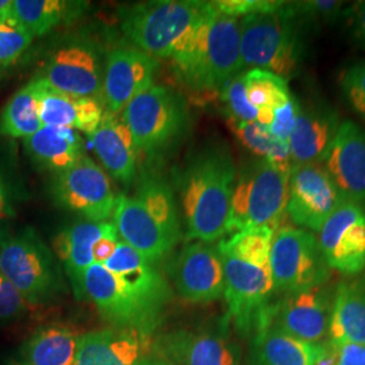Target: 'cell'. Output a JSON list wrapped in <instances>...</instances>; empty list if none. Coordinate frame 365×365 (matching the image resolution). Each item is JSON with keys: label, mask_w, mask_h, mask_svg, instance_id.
Instances as JSON below:
<instances>
[{"label": "cell", "mask_w": 365, "mask_h": 365, "mask_svg": "<svg viewBox=\"0 0 365 365\" xmlns=\"http://www.w3.org/2000/svg\"><path fill=\"white\" fill-rule=\"evenodd\" d=\"M235 180L233 155L218 141L202 145L173 170L187 241L211 244L227 235Z\"/></svg>", "instance_id": "6da1fadb"}, {"label": "cell", "mask_w": 365, "mask_h": 365, "mask_svg": "<svg viewBox=\"0 0 365 365\" xmlns=\"http://www.w3.org/2000/svg\"><path fill=\"white\" fill-rule=\"evenodd\" d=\"M292 1L269 13L240 19V51L244 69H262L289 81L302 69L306 54V29Z\"/></svg>", "instance_id": "7a4b0ae2"}, {"label": "cell", "mask_w": 365, "mask_h": 365, "mask_svg": "<svg viewBox=\"0 0 365 365\" xmlns=\"http://www.w3.org/2000/svg\"><path fill=\"white\" fill-rule=\"evenodd\" d=\"M0 274L29 304L49 303L66 291L52 250L33 227L0 226Z\"/></svg>", "instance_id": "3957f363"}, {"label": "cell", "mask_w": 365, "mask_h": 365, "mask_svg": "<svg viewBox=\"0 0 365 365\" xmlns=\"http://www.w3.org/2000/svg\"><path fill=\"white\" fill-rule=\"evenodd\" d=\"M138 153L150 158L168 155L190 130V110L178 91L152 86L131 101L122 113Z\"/></svg>", "instance_id": "277c9868"}, {"label": "cell", "mask_w": 365, "mask_h": 365, "mask_svg": "<svg viewBox=\"0 0 365 365\" xmlns=\"http://www.w3.org/2000/svg\"><path fill=\"white\" fill-rule=\"evenodd\" d=\"M209 1L153 0L119 9L120 29L137 49L156 58L172 56L190 27L203 15Z\"/></svg>", "instance_id": "5b68a950"}, {"label": "cell", "mask_w": 365, "mask_h": 365, "mask_svg": "<svg viewBox=\"0 0 365 365\" xmlns=\"http://www.w3.org/2000/svg\"><path fill=\"white\" fill-rule=\"evenodd\" d=\"M288 176L262 158L242 164L237 170L227 235L260 226L277 230L287 207Z\"/></svg>", "instance_id": "8992f818"}, {"label": "cell", "mask_w": 365, "mask_h": 365, "mask_svg": "<svg viewBox=\"0 0 365 365\" xmlns=\"http://www.w3.org/2000/svg\"><path fill=\"white\" fill-rule=\"evenodd\" d=\"M225 274V299L229 318L244 337H255L272 325L277 300L269 268H261L220 253Z\"/></svg>", "instance_id": "52a82bcc"}, {"label": "cell", "mask_w": 365, "mask_h": 365, "mask_svg": "<svg viewBox=\"0 0 365 365\" xmlns=\"http://www.w3.org/2000/svg\"><path fill=\"white\" fill-rule=\"evenodd\" d=\"M269 271L274 292L280 295L327 284L330 268L315 235L292 226L274 232Z\"/></svg>", "instance_id": "ba28073f"}, {"label": "cell", "mask_w": 365, "mask_h": 365, "mask_svg": "<svg viewBox=\"0 0 365 365\" xmlns=\"http://www.w3.org/2000/svg\"><path fill=\"white\" fill-rule=\"evenodd\" d=\"M49 194L57 207L90 222L107 221L117 197L105 170L86 156L71 168L52 175Z\"/></svg>", "instance_id": "9c48e42d"}, {"label": "cell", "mask_w": 365, "mask_h": 365, "mask_svg": "<svg viewBox=\"0 0 365 365\" xmlns=\"http://www.w3.org/2000/svg\"><path fill=\"white\" fill-rule=\"evenodd\" d=\"M105 63L103 51L95 39L71 38L53 51L38 78L58 91L102 101Z\"/></svg>", "instance_id": "30bf717a"}, {"label": "cell", "mask_w": 365, "mask_h": 365, "mask_svg": "<svg viewBox=\"0 0 365 365\" xmlns=\"http://www.w3.org/2000/svg\"><path fill=\"white\" fill-rule=\"evenodd\" d=\"M83 291L114 327L137 330L150 337L160 324L163 313L135 297L101 264H92L86 271Z\"/></svg>", "instance_id": "8fae6325"}, {"label": "cell", "mask_w": 365, "mask_h": 365, "mask_svg": "<svg viewBox=\"0 0 365 365\" xmlns=\"http://www.w3.org/2000/svg\"><path fill=\"white\" fill-rule=\"evenodd\" d=\"M339 188L324 164L294 165L288 176L287 207L291 221L317 232L342 202Z\"/></svg>", "instance_id": "7c38bea8"}, {"label": "cell", "mask_w": 365, "mask_h": 365, "mask_svg": "<svg viewBox=\"0 0 365 365\" xmlns=\"http://www.w3.org/2000/svg\"><path fill=\"white\" fill-rule=\"evenodd\" d=\"M330 269L354 276L365 268V206L342 200L319 230Z\"/></svg>", "instance_id": "4fadbf2b"}, {"label": "cell", "mask_w": 365, "mask_h": 365, "mask_svg": "<svg viewBox=\"0 0 365 365\" xmlns=\"http://www.w3.org/2000/svg\"><path fill=\"white\" fill-rule=\"evenodd\" d=\"M156 57L137 48H115L106 56L102 102L106 114L118 115L131 101L153 86Z\"/></svg>", "instance_id": "5bb4252c"}, {"label": "cell", "mask_w": 365, "mask_h": 365, "mask_svg": "<svg viewBox=\"0 0 365 365\" xmlns=\"http://www.w3.org/2000/svg\"><path fill=\"white\" fill-rule=\"evenodd\" d=\"M170 277L182 299L192 303H210L225 292L220 252L206 242L185 245L172 262Z\"/></svg>", "instance_id": "9a60e30c"}, {"label": "cell", "mask_w": 365, "mask_h": 365, "mask_svg": "<svg viewBox=\"0 0 365 365\" xmlns=\"http://www.w3.org/2000/svg\"><path fill=\"white\" fill-rule=\"evenodd\" d=\"M156 351L178 365H240V349L220 327L211 330H176L156 341Z\"/></svg>", "instance_id": "2e32d148"}, {"label": "cell", "mask_w": 365, "mask_h": 365, "mask_svg": "<svg viewBox=\"0 0 365 365\" xmlns=\"http://www.w3.org/2000/svg\"><path fill=\"white\" fill-rule=\"evenodd\" d=\"M333 291L327 284L282 295L274 324L295 339L321 344L329 333Z\"/></svg>", "instance_id": "e0dca14e"}, {"label": "cell", "mask_w": 365, "mask_h": 365, "mask_svg": "<svg viewBox=\"0 0 365 365\" xmlns=\"http://www.w3.org/2000/svg\"><path fill=\"white\" fill-rule=\"evenodd\" d=\"M324 167L344 200L365 206V130L342 120Z\"/></svg>", "instance_id": "ac0fdd59"}, {"label": "cell", "mask_w": 365, "mask_h": 365, "mask_svg": "<svg viewBox=\"0 0 365 365\" xmlns=\"http://www.w3.org/2000/svg\"><path fill=\"white\" fill-rule=\"evenodd\" d=\"M339 125V113L325 102L300 103L297 123L288 140L294 165L324 164Z\"/></svg>", "instance_id": "d6986e66"}, {"label": "cell", "mask_w": 365, "mask_h": 365, "mask_svg": "<svg viewBox=\"0 0 365 365\" xmlns=\"http://www.w3.org/2000/svg\"><path fill=\"white\" fill-rule=\"evenodd\" d=\"M244 71L240 51V19L220 13L214 6L199 92L220 93L226 83Z\"/></svg>", "instance_id": "ffe728a7"}, {"label": "cell", "mask_w": 365, "mask_h": 365, "mask_svg": "<svg viewBox=\"0 0 365 365\" xmlns=\"http://www.w3.org/2000/svg\"><path fill=\"white\" fill-rule=\"evenodd\" d=\"M38 92L39 118L43 126L64 128L90 134L105 117V106L99 98L76 96L58 91L43 78H34Z\"/></svg>", "instance_id": "44dd1931"}, {"label": "cell", "mask_w": 365, "mask_h": 365, "mask_svg": "<svg viewBox=\"0 0 365 365\" xmlns=\"http://www.w3.org/2000/svg\"><path fill=\"white\" fill-rule=\"evenodd\" d=\"M113 214L118 235L145 260L155 264L176 247L135 197L118 195Z\"/></svg>", "instance_id": "7402d4cb"}, {"label": "cell", "mask_w": 365, "mask_h": 365, "mask_svg": "<svg viewBox=\"0 0 365 365\" xmlns=\"http://www.w3.org/2000/svg\"><path fill=\"white\" fill-rule=\"evenodd\" d=\"M150 337L131 329H105L78 341L76 365H141Z\"/></svg>", "instance_id": "603a6c76"}, {"label": "cell", "mask_w": 365, "mask_h": 365, "mask_svg": "<svg viewBox=\"0 0 365 365\" xmlns=\"http://www.w3.org/2000/svg\"><path fill=\"white\" fill-rule=\"evenodd\" d=\"M103 267L135 297L163 313L172 297L170 286L153 264L145 260L138 252L119 241L115 253Z\"/></svg>", "instance_id": "cb8c5ba5"}, {"label": "cell", "mask_w": 365, "mask_h": 365, "mask_svg": "<svg viewBox=\"0 0 365 365\" xmlns=\"http://www.w3.org/2000/svg\"><path fill=\"white\" fill-rule=\"evenodd\" d=\"M91 137L95 152L108 175L125 185L134 182L138 150L122 117L105 114Z\"/></svg>", "instance_id": "d4e9b609"}, {"label": "cell", "mask_w": 365, "mask_h": 365, "mask_svg": "<svg viewBox=\"0 0 365 365\" xmlns=\"http://www.w3.org/2000/svg\"><path fill=\"white\" fill-rule=\"evenodd\" d=\"M114 227L108 222L80 221L66 226L54 241L58 259L66 268L75 295L84 298L83 279L93 264L92 247L107 232Z\"/></svg>", "instance_id": "484cf974"}, {"label": "cell", "mask_w": 365, "mask_h": 365, "mask_svg": "<svg viewBox=\"0 0 365 365\" xmlns=\"http://www.w3.org/2000/svg\"><path fill=\"white\" fill-rule=\"evenodd\" d=\"M329 341L365 346V277L339 282L333 289Z\"/></svg>", "instance_id": "4316f807"}, {"label": "cell", "mask_w": 365, "mask_h": 365, "mask_svg": "<svg viewBox=\"0 0 365 365\" xmlns=\"http://www.w3.org/2000/svg\"><path fill=\"white\" fill-rule=\"evenodd\" d=\"M134 197L164 235L178 245L182 240V215L178 196L168 179L153 168H144L137 182Z\"/></svg>", "instance_id": "83f0119b"}, {"label": "cell", "mask_w": 365, "mask_h": 365, "mask_svg": "<svg viewBox=\"0 0 365 365\" xmlns=\"http://www.w3.org/2000/svg\"><path fill=\"white\" fill-rule=\"evenodd\" d=\"M30 161L39 170L52 175L75 165L83 155V143L72 129L43 126L24 140Z\"/></svg>", "instance_id": "f1b7e54d"}, {"label": "cell", "mask_w": 365, "mask_h": 365, "mask_svg": "<svg viewBox=\"0 0 365 365\" xmlns=\"http://www.w3.org/2000/svg\"><path fill=\"white\" fill-rule=\"evenodd\" d=\"M78 331L64 325L38 329L21 346L10 365H76Z\"/></svg>", "instance_id": "f546056e"}, {"label": "cell", "mask_w": 365, "mask_h": 365, "mask_svg": "<svg viewBox=\"0 0 365 365\" xmlns=\"http://www.w3.org/2000/svg\"><path fill=\"white\" fill-rule=\"evenodd\" d=\"M321 344H309L272 324L253 337L250 365H314Z\"/></svg>", "instance_id": "4dcf8cb0"}, {"label": "cell", "mask_w": 365, "mask_h": 365, "mask_svg": "<svg viewBox=\"0 0 365 365\" xmlns=\"http://www.w3.org/2000/svg\"><path fill=\"white\" fill-rule=\"evenodd\" d=\"M87 7V1L15 0L13 16L33 37H39L54 27L75 21Z\"/></svg>", "instance_id": "1f68e13d"}, {"label": "cell", "mask_w": 365, "mask_h": 365, "mask_svg": "<svg viewBox=\"0 0 365 365\" xmlns=\"http://www.w3.org/2000/svg\"><path fill=\"white\" fill-rule=\"evenodd\" d=\"M43 128L39 118L38 92L31 80L15 92L0 113V134L13 138H27Z\"/></svg>", "instance_id": "d6a6232c"}, {"label": "cell", "mask_w": 365, "mask_h": 365, "mask_svg": "<svg viewBox=\"0 0 365 365\" xmlns=\"http://www.w3.org/2000/svg\"><path fill=\"white\" fill-rule=\"evenodd\" d=\"M229 123L232 125L237 138L253 153V156L268 161L276 170L289 175L294 163L288 143L274 138L269 129L257 120H229Z\"/></svg>", "instance_id": "836d02e7"}, {"label": "cell", "mask_w": 365, "mask_h": 365, "mask_svg": "<svg viewBox=\"0 0 365 365\" xmlns=\"http://www.w3.org/2000/svg\"><path fill=\"white\" fill-rule=\"evenodd\" d=\"M244 78L249 102L259 111L257 122L269 128L274 108L284 105L292 96L287 80L262 69H249Z\"/></svg>", "instance_id": "e575fe53"}, {"label": "cell", "mask_w": 365, "mask_h": 365, "mask_svg": "<svg viewBox=\"0 0 365 365\" xmlns=\"http://www.w3.org/2000/svg\"><path fill=\"white\" fill-rule=\"evenodd\" d=\"M274 232V227L269 226L245 229L222 240L217 249L220 253L233 256L252 265L269 268Z\"/></svg>", "instance_id": "d590c367"}, {"label": "cell", "mask_w": 365, "mask_h": 365, "mask_svg": "<svg viewBox=\"0 0 365 365\" xmlns=\"http://www.w3.org/2000/svg\"><path fill=\"white\" fill-rule=\"evenodd\" d=\"M244 73L245 72L237 75L229 83H226L220 91V95L226 114L229 115V120L256 122L259 111L249 102Z\"/></svg>", "instance_id": "8d00e7d4"}, {"label": "cell", "mask_w": 365, "mask_h": 365, "mask_svg": "<svg viewBox=\"0 0 365 365\" xmlns=\"http://www.w3.org/2000/svg\"><path fill=\"white\" fill-rule=\"evenodd\" d=\"M33 36L15 19L0 22V64L11 66L33 42Z\"/></svg>", "instance_id": "74e56055"}, {"label": "cell", "mask_w": 365, "mask_h": 365, "mask_svg": "<svg viewBox=\"0 0 365 365\" xmlns=\"http://www.w3.org/2000/svg\"><path fill=\"white\" fill-rule=\"evenodd\" d=\"M348 105L365 120V61L348 66L339 78Z\"/></svg>", "instance_id": "f35d334b"}, {"label": "cell", "mask_w": 365, "mask_h": 365, "mask_svg": "<svg viewBox=\"0 0 365 365\" xmlns=\"http://www.w3.org/2000/svg\"><path fill=\"white\" fill-rule=\"evenodd\" d=\"M294 9L300 18L310 26L317 22H334L341 15H344L342 1H292Z\"/></svg>", "instance_id": "ab89813d"}, {"label": "cell", "mask_w": 365, "mask_h": 365, "mask_svg": "<svg viewBox=\"0 0 365 365\" xmlns=\"http://www.w3.org/2000/svg\"><path fill=\"white\" fill-rule=\"evenodd\" d=\"M220 13L241 19L250 14L269 13L279 10L284 1L276 0H220L212 1Z\"/></svg>", "instance_id": "60d3db41"}, {"label": "cell", "mask_w": 365, "mask_h": 365, "mask_svg": "<svg viewBox=\"0 0 365 365\" xmlns=\"http://www.w3.org/2000/svg\"><path fill=\"white\" fill-rule=\"evenodd\" d=\"M27 303L19 291L0 274V324H7L26 312Z\"/></svg>", "instance_id": "b9f144b4"}, {"label": "cell", "mask_w": 365, "mask_h": 365, "mask_svg": "<svg viewBox=\"0 0 365 365\" xmlns=\"http://www.w3.org/2000/svg\"><path fill=\"white\" fill-rule=\"evenodd\" d=\"M300 103L297 98L292 95L284 105L279 106L274 108V119L269 125V131L272 133L274 138L288 143L292 130L297 123V118L299 114Z\"/></svg>", "instance_id": "7bdbcfd3"}, {"label": "cell", "mask_w": 365, "mask_h": 365, "mask_svg": "<svg viewBox=\"0 0 365 365\" xmlns=\"http://www.w3.org/2000/svg\"><path fill=\"white\" fill-rule=\"evenodd\" d=\"M16 191L11 179L0 168V222L15 215Z\"/></svg>", "instance_id": "ee69618b"}, {"label": "cell", "mask_w": 365, "mask_h": 365, "mask_svg": "<svg viewBox=\"0 0 365 365\" xmlns=\"http://www.w3.org/2000/svg\"><path fill=\"white\" fill-rule=\"evenodd\" d=\"M345 16L354 42L365 51V1H357L348 7Z\"/></svg>", "instance_id": "f6af8a7d"}, {"label": "cell", "mask_w": 365, "mask_h": 365, "mask_svg": "<svg viewBox=\"0 0 365 365\" xmlns=\"http://www.w3.org/2000/svg\"><path fill=\"white\" fill-rule=\"evenodd\" d=\"M119 244L118 238V232L115 226L107 232L105 235H102L92 247V257H93V264H101L103 265L106 261L113 257L115 253Z\"/></svg>", "instance_id": "bcb514c9"}, {"label": "cell", "mask_w": 365, "mask_h": 365, "mask_svg": "<svg viewBox=\"0 0 365 365\" xmlns=\"http://www.w3.org/2000/svg\"><path fill=\"white\" fill-rule=\"evenodd\" d=\"M337 365H365V346L357 344L337 345Z\"/></svg>", "instance_id": "7dc6e473"}, {"label": "cell", "mask_w": 365, "mask_h": 365, "mask_svg": "<svg viewBox=\"0 0 365 365\" xmlns=\"http://www.w3.org/2000/svg\"><path fill=\"white\" fill-rule=\"evenodd\" d=\"M314 365H337V345L329 339L321 342V351Z\"/></svg>", "instance_id": "c3c4849f"}, {"label": "cell", "mask_w": 365, "mask_h": 365, "mask_svg": "<svg viewBox=\"0 0 365 365\" xmlns=\"http://www.w3.org/2000/svg\"><path fill=\"white\" fill-rule=\"evenodd\" d=\"M13 1L11 0H0V22L13 19Z\"/></svg>", "instance_id": "681fc988"}, {"label": "cell", "mask_w": 365, "mask_h": 365, "mask_svg": "<svg viewBox=\"0 0 365 365\" xmlns=\"http://www.w3.org/2000/svg\"><path fill=\"white\" fill-rule=\"evenodd\" d=\"M141 365H172L165 360H157V359H145Z\"/></svg>", "instance_id": "f907efd6"}]
</instances>
